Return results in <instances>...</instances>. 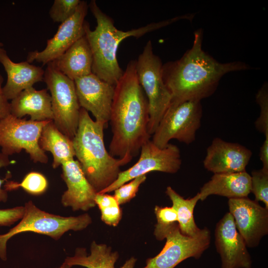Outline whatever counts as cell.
<instances>
[{"instance_id": "6da1fadb", "label": "cell", "mask_w": 268, "mask_h": 268, "mask_svg": "<svg viewBox=\"0 0 268 268\" xmlns=\"http://www.w3.org/2000/svg\"><path fill=\"white\" fill-rule=\"evenodd\" d=\"M202 38V30H196L192 47L180 59L162 66V77L171 95L170 105L201 101L214 93L225 74L249 68L240 61L218 62L203 50Z\"/></svg>"}, {"instance_id": "7a4b0ae2", "label": "cell", "mask_w": 268, "mask_h": 268, "mask_svg": "<svg viewBox=\"0 0 268 268\" xmlns=\"http://www.w3.org/2000/svg\"><path fill=\"white\" fill-rule=\"evenodd\" d=\"M136 60L129 62L115 86L109 122L113 133L109 153L133 157L149 140L148 103L136 75Z\"/></svg>"}, {"instance_id": "3957f363", "label": "cell", "mask_w": 268, "mask_h": 268, "mask_svg": "<svg viewBox=\"0 0 268 268\" xmlns=\"http://www.w3.org/2000/svg\"><path fill=\"white\" fill-rule=\"evenodd\" d=\"M89 7L97 22L94 30L90 29L86 21L84 23L85 36L93 56L92 72L101 79L114 86L124 73L116 56L121 41L131 36L139 38L180 19H191L190 14H186L124 31L115 26L113 19L101 10L95 0H91Z\"/></svg>"}, {"instance_id": "277c9868", "label": "cell", "mask_w": 268, "mask_h": 268, "mask_svg": "<svg viewBox=\"0 0 268 268\" xmlns=\"http://www.w3.org/2000/svg\"><path fill=\"white\" fill-rule=\"evenodd\" d=\"M105 128L103 123L93 121L88 111L80 108L77 130L72 139L75 156L97 193L114 182L121 172L120 167L133 158L128 155L121 158L111 155L104 144Z\"/></svg>"}, {"instance_id": "5b68a950", "label": "cell", "mask_w": 268, "mask_h": 268, "mask_svg": "<svg viewBox=\"0 0 268 268\" xmlns=\"http://www.w3.org/2000/svg\"><path fill=\"white\" fill-rule=\"evenodd\" d=\"M21 221L7 233L0 234V258L6 261V244L13 236L24 232L44 234L58 240L69 230L80 231L91 222L90 216L85 213L77 216L64 217L41 210L32 202L25 203Z\"/></svg>"}, {"instance_id": "8992f818", "label": "cell", "mask_w": 268, "mask_h": 268, "mask_svg": "<svg viewBox=\"0 0 268 268\" xmlns=\"http://www.w3.org/2000/svg\"><path fill=\"white\" fill-rule=\"evenodd\" d=\"M162 66L159 57L153 53L151 41H148L136 60L135 69L148 103L150 135L155 132L171 101V95L162 77Z\"/></svg>"}, {"instance_id": "52a82bcc", "label": "cell", "mask_w": 268, "mask_h": 268, "mask_svg": "<svg viewBox=\"0 0 268 268\" xmlns=\"http://www.w3.org/2000/svg\"><path fill=\"white\" fill-rule=\"evenodd\" d=\"M43 81L50 92L53 121L57 128L72 140L79 123V105L74 80L48 63Z\"/></svg>"}, {"instance_id": "ba28073f", "label": "cell", "mask_w": 268, "mask_h": 268, "mask_svg": "<svg viewBox=\"0 0 268 268\" xmlns=\"http://www.w3.org/2000/svg\"><path fill=\"white\" fill-rule=\"evenodd\" d=\"M154 235L158 240L166 239L165 244L158 255L146 260L142 268H174L188 258H200L210 242V232L206 227L191 237L182 233L178 223L154 232Z\"/></svg>"}, {"instance_id": "9c48e42d", "label": "cell", "mask_w": 268, "mask_h": 268, "mask_svg": "<svg viewBox=\"0 0 268 268\" xmlns=\"http://www.w3.org/2000/svg\"><path fill=\"white\" fill-rule=\"evenodd\" d=\"M202 116L201 101L190 100L170 105L153 134L157 147H166L172 139L189 144L193 142Z\"/></svg>"}, {"instance_id": "30bf717a", "label": "cell", "mask_w": 268, "mask_h": 268, "mask_svg": "<svg viewBox=\"0 0 268 268\" xmlns=\"http://www.w3.org/2000/svg\"><path fill=\"white\" fill-rule=\"evenodd\" d=\"M48 121L27 120L11 114L0 120L1 153L8 156L24 149L33 162L46 163L48 156L40 148L39 141Z\"/></svg>"}, {"instance_id": "8fae6325", "label": "cell", "mask_w": 268, "mask_h": 268, "mask_svg": "<svg viewBox=\"0 0 268 268\" xmlns=\"http://www.w3.org/2000/svg\"><path fill=\"white\" fill-rule=\"evenodd\" d=\"M182 160L179 148L169 143L161 148L148 140L141 147L138 160L126 170L121 171L117 178L108 187L99 192L108 193L139 176L152 171L170 174L177 172L181 168Z\"/></svg>"}, {"instance_id": "7c38bea8", "label": "cell", "mask_w": 268, "mask_h": 268, "mask_svg": "<svg viewBox=\"0 0 268 268\" xmlns=\"http://www.w3.org/2000/svg\"><path fill=\"white\" fill-rule=\"evenodd\" d=\"M88 5L81 0L74 14L61 23L55 35L47 41L46 48L42 51L28 53L27 60L29 63L36 61L43 65L53 62L64 54L75 42L85 35V17Z\"/></svg>"}, {"instance_id": "4fadbf2b", "label": "cell", "mask_w": 268, "mask_h": 268, "mask_svg": "<svg viewBox=\"0 0 268 268\" xmlns=\"http://www.w3.org/2000/svg\"><path fill=\"white\" fill-rule=\"evenodd\" d=\"M228 203L229 213L246 246H257L268 233V209L247 197L230 199Z\"/></svg>"}, {"instance_id": "5bb4252c", "label": "cell", "mask_w": 268, "mask_h": 268, "mask_svg": "<svg viewBox=\"0 0 268 268\" xmlns=\"http://www.w3.org/2000/svg\"><path fill=\"white\" fill-rule=\"evenodd\" d=\"M79 105L90 111L95 121L109 122L115 86L93 73L74 80Z\"/></svg>"}, {"instance_id": "9a60e30c", "label": "cell", "mask_w": 268, "mask_h": 268, "mask_svg": "<svg viewBox=\"0 0 268 268\" xmlns=\"http://www.w3.org/2000/svg\"><path fill=\"white\" fill-rule=\"evenodd\" d=\"M214 235L222 268H251L252 261L246 244L229 212L217 223Z\"/></svg>"}, {"instance_id": "2e32d148", "label": "cell", "mask_w": 268, "mask_h": 268, "mask_svg": "<svg viewBox=\"0 0 268 268\" xmlns=\"http://www.w3.org/2000/svg\"><path fill=\"white\" fill-rule=\"evenodd\" d=\"M252 155L246 147L216 137L206 149L203 164L214 174L240 172L246 171Z\"/></svg>"}, {"instance_id": "e0dca14e", "label": "cell", "mask_w": 268, "mask_h": 268, "mask_svg": "<svg viewBox=\"0 0 268 268\" xmlns=\"http://www.w3.org/2000/svg\"><path fill=\"white\" fill-rule=\"evenodd\" d=\"M61 166L62 176L67 188L62 196L63 205L73 211H86L94 207L97 193L85 177L78 161L71 159Z\"/></svg>"}, {"instance_id": "ac0fdd59", "label": "cell", "mask_w": 268, "mask_h": 268, "mask_svg": "<svg viewBox=\"0 0 268 268\" xmlns=\"http://www.w3.org/2000/svg\"><path fill=\"white\" fill-rule=\"evenodd\" d=\"M0 63L7 74V81L2 90L7 100H12L23 90L43 81L45 70L41 67L27 61L15 63L5 50L0 54Z\"/></svg>"}, {"instance_id": "d6986e66", "label": "cell", "mask_w": 268, "mask_h": 268, "mask_svg": "<svg viewBox=\"0 0 268 268\" xmlns=\"http://www.w3.org/2000/svg\"><path fill=\"white\" fill-rule=\"evenodd\" d=\"M10 103V114L18 118L29 115L33 121L53 120L51 97L47 89L29 87L21 92Z\"/></svg>"}, {"instance_id": "ffe728a7", "label": "cell", "mask_w": 268, "mask_h": 268, "mask_svg": "<svg viewBox=\"0 0 268 268\" xmlns=\"http://www.w3.org/2000/svg\"><path fill=\"white\" fill-rule=\"evenodd\" d=\"M52 63L58 70L73 80L92 73L93 56L85 35Z\"/></svg>"}, {"instance_id": "44dd1931", "label": "cell", "mask_w": 268, "mask_h": 268, "mask_svg": "<svg viewBox=\"0 0 268 268\" xmlns=\"http://www.w3.org/2000/svg\"><path fill=\"white\" fill-rule=\"evenodd\" d=\"M251 193V175L246 171L214 174L205 183L199 192L200 200L204 201L209 196L215 195L230 199L247 197Z\"/></svg>"}, {"instance_id": "7402d4cb", "label": "cell", "mask_w": 268, "mask_h": 268, "mask_svg": "<svg viewBox=\"0 0 268 268\" xmlns=\"http://www.w3.org/2000/svg\"><path fill=\"white\" fill-rule=\"evenodd\" d=\"M119 256L118 252L112 251L111 247L93 241L89 255L87 254L85 248H78L75 250L74 256L67 257L64 263L67 268L74 266L86 268H115V264ZM136 262L134 257H131L120 268H134Z\"/></svg>"}, {"instance_id": "603a6c76", "label": "cell", "mask_w": 268, "mask_h": 268, "mask_svg": "<svg viewBox=\"0 0 268 268\" xmlns=\"http://www.w3.org/2000/svg\"><path fill=\"white\" fill-rule=\"evenodd\" d=\"M39 144L44 152L49 151L52 154L54 168L73 159L75 156L72 140L63 134L53 120L48 121L43 127Z\"/></svg>"}, {"instance_id": "cb8c5ba5", "label": "cell", "mask_w": 268, "mask_h": 268, "mask_svg": "<svg viewBox=\"0 0 268 268\" xmlns=\"http://www.w3.org/2000/svg\"><path fill=\"white\" fill-rule=\"evenodd\" d=\"M165 193L171 201L172 207L177 212V223L182 233L191 237L198 235L201 229L195 223L194 211L197 203L200 200L199 193L192 198L185 199L172 187L168 186Z\"/></svg>"}, {"instance_id": "d4e9b609", "label": "cell", "mask_w": 268, "mask_h": 268, "mask_svg": "<svg viewBox=\"0 0 268 268\" xmlns=\"http://www.w3.org/2000/svg\"><path fill=\"white\" fill-rule=\"evenodd\" d=\"M95 202L100 210L102 221L109 226H117L122 219V210L114 196L97 193Z\"/></svg>"}, {"instance_id": "484cf974", "label": "cell", "mask_w": 268, "mask_h": 268, "mask_svg": "<svg viewBox=\"0 0 268 268\" xmlns=\"http://www.w3.org/2000/svg\"><path fill=\"white\" fill-rule=\"evenodd\" d=\"M4 187L6 191L21 187L30 194L38 195L46 191L48 182L43 174L39 172H31L24 177L20 183L8 182Z\"/></svg>"}, {"instance_id": "4316f807", "label": "cell", "mask_w": 268, "mask_h": 268, "mask_svg": "<svg viewBox=\"0 0 268 268\" xmlns=\"http://www.w3.org/2000/svg\"><path fill=\"white\" fill-rule=\"evenodd\" d=\"M251 192L255 197V201H261L268 209V169L264 168L252 172Z\"/></svg>"}, {"instance_id": "83f0119b", "label": "cell", "mask_w": 268, "mask_h": 268, "mask_svg": "<svg viewBox=\"0 0 268 268\" xmlns=\"http://www.w3.org/2000/svg\"><path fill=\"white\" fill-rule=\"evenodd\" d=\"M80 2V0H55L49 15L54 22L62 23L74 14Z\"/></svg>"}, {"instance_id": "f1b7e54d", "label": "cell", "mask_w": 268, "mask_h": 268, "mask_svg": "<svg viewBox=\"0 0 268 268\" xmlns=\"http://www.w3.org/2000/svg\"><path fill=\"white\" fill-rule=\"evenodd\" d=\"M256 102L260 107V114L255 122V127L268 137V88L265 83L257 93Z\"/></svg>"}, {"instance_id": "f546056e", "label": "cell", "mask_w": 268, "mask_h": 268, "mask_svg": "<svg viewBox=\"0 0 268 268\" xmlns=\"http://www.w3.org/2000/svg\"><path fill=\"white\" fill-rule=\"evenodd\" d=\"M146 179V175L137 177L116 189L113 195L119 205L130 201L135 197L141 184Z\"/></svg>"}, {"instance_id": "4dcf8cb0", "label": "cell", "mask_w": 268, "mask_h": 268, "mask_svg": "<svg viewBox=\"0 0 268 268\" xmlns=\"http://www.w3.org/2000/svg\"><path fill=\"white\" fill-rule=\"evenodd\" d=\"M154 213L157 219L154 230L167 228L178 222L177 212L172 206L161 207L156 205Z\"/></svg>"}, {"instance_id": "1f68e13d", "label": "cell", "mask_w": 268, "mask_h": 268, "mask_svg": "<svg viewBox=\"0 0 268 268\" xmlns=\"http://www.w3.org/2000/svg\"><path fill=\"white\" fill-rule=\"evenodd\" d=\"M24 212V206L0 209V225L10 226L21 219Z\"/></svg>"}, {"instance_id": "d6a6232c", "label": "cell", "mask_w": 268, "mask_h": 268, "mask_svg": "<svg viewBox=\"0 0 268 268\" xmlns=\"http://www.w3.org/2000/svg\"><path fill=\"white\" fill-rule=\"evenodd\" d=\"M3 78L0 73V120L10 114V103L5 96L2 87Z\"/></svg>"}, {"instance_id": "836d02e7", "label": "cell", "mask_w": 268, "mask_h": 268, "mask_svg": "<svg viewBox=\"0 0 268 268\" xmlns=\"http://www.w3.org/2000/svg\"><path fill=\"white\" fill-rule=\"evenodd\" d=\"M9 163L8 156L2 153H0V168L7 166ZM5 180H6V179H0V202H6L7 200V191L1 188L2 184Z\"/></svg>"}, {"instance_id": "e575fe53", "label": "cell", "mask_w": 268, "mask_h": 268, "mask_svg": "<svg viewBox=\"0 0 268 268\" xmlns=\"http://www.w3.org/2000/svg\"><path fill=\"white\" fill-rule=\"evenodd\" d=\"M259 156L263 164L262 168L268 169V137H265L260 148Z\"/></svg>"}, {"instance_id": "d590c367", "label": "cell", "mask_w": 268, "mask_h": 268, "mask_svg": "<svg viewBox=\"0 0 268 268\" xmlns=\"http://www.w3.org/2000/svg\"><path fill=\"white\" fill-rule=\"evenodd\" d=\"M2 44L0 42V54L4 50L3 48H2Z\"/></svg>"}, {"instance_id": "8d00e7d4", "label": "cell", "mask_w": 268, "mask_h": 268, "mask_svg": "<svg viewBox=\"0 0 268 268\" xmlns=\"http://www.w3.org/2000/svg\"><path fill=\"white\" fill-rule=\"evenodd\" d=\"M57 268H67V267L65 265V264L63 263V264L59 267Z\"/></svg>"}]
</instances>
